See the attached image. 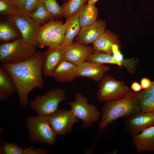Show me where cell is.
<instances>
[{
  "mask_svg": "<svg viewBox=\"0 0 154 154\" xmlns=\"http://www.w3.org/2000/svg\"><path fill=\"white\" fill-rule=\"evenodd\" d=\"M78 66L64 59L56 66L50 77L60 82H69L77 77Z\"/></svg>",
  "mask_w": 154,
  "mask_h": 154,
  "instance_id": "2e32d148",
  "label": "cell"
},
{
  "mask_svg": "<svg viewBox=\"0 0 154 154\" xmlns=\"http://www.w3.org/2000/svg\"><path fill=\"white\" fill-rule=\"evenodd\" d=\"M43 3L48 12L54 18H62L63 13L60 6L56 0H43Z\"/></svg>",
  "mask_w": 154,
  "mask_h": 154,
  "instance_id": "f1b7e54d",
  "label": "cell"
},
{
  "mask_svg": "<svg viewBox=\"0 0 154 154\" xmlns=\"http://www.w3.org/2000/svg\"><path fill=\"white\" fill-rule=\"evenodd\" d=\"M43 0H25L23 10L28 14L35 11L43 3Z\"/></svg>",
  "mask_w": 154,
  "mask_h": 154,
  "instance_id": "4dcf8cb0",
  "label": "cell"
},
{
  "mask_svg": "<svg viewBox=\"0 0 154 154\" xmlns=\"http://www.w3.org/2000/svg\"><path fill=\"white\" fill-rule=\"evenodd\" d=\"M109 69L108 66L103 64L85 61L78 66L77 76L88 77L98 82Z\"/></svg>",
  "mask_w": 154,
  "mask_h": 154,
  "instance_id": "5bb4252c",
  "label": "cell"
},
{
  "mask_svg": "<svg viewBox=\"0 0 154 154\" xmlns=\"http://www.w3.org/2000/svg\"><path fill=\"white\" fill-rule=\"evenodd\" d=\"M79 13L78 10L72 19L67 29L64 40L61 46L65 47L70 44L73 42L74 38L79 33L81 28L79 20Z\"/></svg>",
  "mask_w": 154,
  "mask_h": 154,
  "instance_id": "cb8c5ba5",
  "label": "cell"
},
{
  "mask_svg": "<svg viewBox=\"0 0 154 154\" xmlns=\"http://www.w3.org/2000/svg\"><path fill=\"white\" fill-rule=\"evenodd\" d=\"M8 0L11 2L13 3L18 6L17 2V0Z\"/></svg>",
  "mask_w": 154,
  "mask_h": 154,
  "instance_id": "8d00e7d4",
  "label": "cell"
},
{
  "mask_svg": "<svg viewBox=\"0 0 154 154\" xmlns=\"http://www.w3.org/2000/svg\"><path fill=\"white\" fill-rule=\"evenodd\" d=\"M152 82L149 79L146 78H143L141 80L140 85L142 89H145L150 86Z\"/></svg>",
  "mask_w": 154,
  "mask_h": 154,
  "instance_id": "d6a6232c",
  "label": "cell"
},
{
  "mask_svg": "<svg viewBox=\"0 0 154 154\" xmlns=\"http://www.w3.org/2000/svg\"><path fill=\"white\" fill-rule=\"evenodd\" d=\"M132 141L138 153L154 151V125L133 135Z\"/></svg>",
  "mask_w": 154,
  "mask_h": 154,
  "instance_id": "9a60e30c",
  "label": "cell"
},
{
  "mask_svg": "<svg viewBox=\"0 0 154 154\" xmlns=\"http://www.w3.org/2000/svg\"><path fill=\"white\" fill-rule=\"evenodd\" d=\"M124 130L131 135L138 134L154 125V112L138 113L125 117Z\"/></svg>",
  "mask_w": 154,
  "mask_h": 154,
  "instance_id": "30bf717a",
  "label": "cell"
},
{
  "mask_svg": "<svg viewBox=\"0 0 154 154\" xmlns=\"http://www.w3.org/2000/svg\"><path fill=\"white\" fill-rule=\"evenodd\" d=\"M0 148L1 154H46L47 149L36 148L33 146L27 147L23 149L14 142L8 143L2 141Z\"/></svg>",
  "mask_w": 154,
  "mask_h": 154,
  "instance_id": "ac0fdd59",
  "label": "cell"
},
{
  "mask_svg": "<svg viewBox=\"0 0 154 154\" xmlns=\"http://www.w3.org/2000/svg\"><path fill=\"white\" fill-rule=\"evenodd\" d=\"M130 89L123 81L117 80L110 75H105L100 81L97 99L105 102L119 99L125 97Z\"/></svg>",
  "mask_w": 154,
  "mask_h": 154,
  "instance_id": "52a82bcc",
  "label": "cell"
},
{
  "mask_svg": "<svg viewBox=\"0 0 154 154\" xmlns=\"http://www.w3.org/2000/svg\"><path fill=\"white\" fill-rule=\"evenodd\" d=\"M64 47L61 46L49 48L43 53L42 69L44 75L50 76L52 72L64 58Z\"/></svg>",
  "mask_w": 154,
  "mask_h": 154,
  "instance_id": "8fae6325",
  "label": "cell"
},
{
  "mask_svg": "<svg viewBox=\"0 0 154 154\" xmlns=\"http://www.w3.org/2000/svg\"><path fill=\"white\" fill-rule=\"evenodd\" d=\"M152 96H154V81L152 82L148 88L139 92V100L146 97Z\"/></svg>",
  "mask_w": 154,
  "mask_h": 154,
  "instance_id": "1f68e13d",
  "label": "cell"
},
{
  "mask_svg": "<svg viewBox=\"0 0 154 154\" xmlns=\"http://www.w3.org/2000/svg\"><path fill=\"white\" fill-rule=\"evenodd\" d=\"M36 47L26 42L22 38L0 45L1 64H11L32 58L36 52Z\"/></svg>",
  "mask_w": 154,
  "mask_h": 154,
  "instance_id": "277c9868",
  "label": "cell"
},
{
  "mask_svg": "<svg viewBox=\"0 0 154 154\" xmlns=\"http://www.w3.org/2000/svg\"><path fill=\"white\" fill-rule=\"evenodd\" d=\"M86 61L98 64H110L122 65L113 56L103 52L94 50L87 56Z\"/></svg>",
  "mask_w": 154,
  "mask_h": 154,
  "instance_id": "d4e9b609",
  "label": "cell"
},
{
  "mask_svg": "<svg viewBox=\"0 0 154 154\" xmlns=\"http://www.w3.org/2000/svg\"><path fill=\"white\" fill-rule=\"evenodd\" d=\"M106 22L99 19L90 25L81 28L74 40L86 45L93 43L101 35L106 31Z\"/></svg>",
  "mask_w": 154,
  "mask_h": 154,
  "instance_id": "4fadbf2b",
  "label": "cell"
},
{
  "mask_svg": "<svg viewBox=\"0 0 154 154\" xmlns=\"http://www.w3.org/2000/svg\"><path fill=\"white\" fill-rule=\"evenodd\" d=\"M28 14L32 19L39 25H43L52 18H54L48 12L44 3L34 12Z\"/></svg>",
  "mask_w": 154,
  "mask_h": 154,
  "instance_id": "4316f807",
  "label": "cell"
},
{
  "mask_svg": "<svg viewBox=\"0 0 154 154\" xmlns=\"http://www.w3.org/2000/svg\"><path fill=\"white\" fill-rule=\"evenodd\" d=\"M139 95V92H135L131 89L124 97L105 102L101 109V117L98 124L100 134L115 120L140 112Z\"/></svg>",
  "mask_w": 154,
  "mask_h": 154,
  "instance_id": "7a4b0ae2",
  "label": "cell"
},
{
  "mask_svg": "<svg viewBox=\"0 0 154 154\" xmlns=\"http://www.w3.org/2000/svg\"><path fill=\"white\" fill-rule=\"evenodd\" d=\"M22 38L15 24L9 19L0 24V40L1 44L11 42Z\"/></svg>",
  "mask_w": 154,
  "mask_h": 154,
  "instance_id": "7402d4cb",
  "label": "cell"
},
{
  "mask_svg": "<svg viewBox=\"0 0 154 154\" xmlns=\"http://www.w3.org/2000/svg\"><path fill=\"white\" fill-rule=\"evenodd\" d=\"M25 1V0H17L18 5L20 9L23 10Z\"/></svg>",
  "mask_w": 154,
  "mask_h": 154,
  "instance_id": "e575fe53",
  "label": "cell"
},
{
  "mask_svg": "<svg viewBox=\"0 0 154 154\" xmlns=\"http://www.w3.org/2000/svg\"><path fill=\"white\" fill-rule=\"evenodd\" d=\"M17 91L15 84L9 74L0 66V100H7Z\"/></svg>",
  "mask_w": 154,
  "mask_h": 154,
  "instance_id": "ffe728a7",
  "label": "cell"
},
{
  "mask_svg": "<svg viewBox=\"0 0 154 154\" xmlns=\"http://www.w3.org/2000/svg\"><path fill=\"white\" fill-rule=\"evenodd\" d=\"M99 0H89L88 2L95 4V3Z\"/></svg>",
  "mask_w": 154,
  "mask_h": 154,
  "instance_id": "d590c367",
  "label": "cell"
},
{
  "mask_svg": "<svg viewBox=\"0 0 154 154\" xmlns=\"http://www.w3.org/2000/svg\"><path fill=\"white\" fill-rule=\"evenodd\" d=\"M130 88L135 92H138L142 89L140 84L135 82H133L131 84Z\"/></svg>",
  "mask_w": 154,
  "mask_h": 154,
  "instance_id": "836d02e7",
  "label": "cell"
},
{
  "mask_svg": "<svg viewBox=\"0 0 154 154\" xmlns=\"http://www.w3.org/2000/svg\"><path fill=\"white\" fill-rule=\"evenodd\" d=\"M74 101L68 103L75 115L83 123L80 127L84 129L91 127L99 120L101 113L93 104H89L87 98L81 93L77 92Z\"/></svg>",
  "mask_w": 154,
  "mask_h": 154,
  "instance_id": "8992f818",
  "label": "cell"
},
{
  "mask_svg": "<svg viewBox=\"0 0 154 154\" xmlns=\"http://www.w3.org/2000/svg\"><path fill=\"white\" fill-rule=\"evenodd\" d=\"M74 15L66 19L64 23L56 29L45 46L52 48L61 45L64 40L67 29Z\"/></svg>",
  "mask_w": 154,
  "mask_h": 154,
  "instance_id": "603a6c76",
  "label": "cell"
},
{
  "mask_svg": "<svg viewBox=\"0 0 154 154\" xmlns=\"http://www.w3.org/2000/svg\"><path fill=\"white\" fill-rule=\"evenodd\" d=\"M64 59L78 66L86 61L88 55L94 50L93 46L75 42L64 47Z\"/></svg>",
  "mask_w": 154,
  "mask_h": 154,
  "instance_id": "7c38bea8",
  "label": "cell"
},
{
  "mask_svg": "<svg viewBox=\"0 0 154 154\" xmlns=\"http://www.w3.org/2000/svg\"><path fill=\"white\" fill-rule=\"evenodd\" d=\"M94 50L113 54L112 47L116 44L120 46L118 36L116 34L107 30L101 35L93 43Z\"/></svg>",
  "mask_w": 154,
  "mask_h": 154,
  "instance_id": "e0dca14e",
  "label": "cell"
},
{
  "mask_svg": "<svg viewBox=\"0 0 154 154\" xmlns=\"http://www.w3.org/2000/svg\"><path fill=\"white\" fill-rule=\"evenodd\" d=\"M52 18L41 26L38 35L37 46L42 48L48 42L55 30L63 23L59 20Z\"/></svg>",
  "mask_w": 154,
  "mask_h": 154,
  "instance_id": "44dd1931",
  "label": "cell"
},
{
  "mask_svg": "<svg viewBox=\"0 0 154 154\" xmlns=\"http://www.w3.org/2000/svg\"><path fill=\"white\" fill-rule=\"evenodd\" d=\"M89 0H68L61 6L63 16L66 19L76 14Z\"/></svg>",
  "mask_w": 154,
  "mask_h": 154,
  "instance_id": "484cf974",
  "label": "cell"
},
{
  "mask_svg": "<svg viewBox=\"0 0 154 154\" xmlns=\"http://www.w3.org/2000/svg\"><path fill=\"white\" fill-rule=\"evenodd\" d=\"M64 1L66 2L68 0H63Z\"/></svg>",
  "mask_w": 154,
  "mask_h": 154,
  "instance_id": "74e56055",
  "label": "cell"
},
{
  "mask_svg": "<svg viewBox=\"0 0 154 154\" xmlns=\"http://www.w3.org/2000/svg\"><path fill=\"white\" fill-rule=\"evenodd\" d=\"M139 105L141 112H154V96H148L139 100Z\"/></svg>",
  "mask_w": 154,
  "mask_h": 154,
  "instance_id": "f546056e",
  "label": "cell"
},
{
  "mask_svg": "<svg viewBox=\"0 0 154 154\" xmlns=\"http://www.w3.org/2000/svg\"><path fill=\"white\" fill-rule=\"evenodd\" d=\"M43 54L41 52L36 51L30 59L14 63L1 64L13 80L19 102L23 106L28 105V96L32 90L44 86L42 74Z\"/></svg>",
  "mask_w": 154,
  "mask_h": 154,
  "instance_id": "6da1fadb",
  "label": "cell"
},
{
  "mask_svg": "<svg viewBox=\"0 0 154 154\" xmlns=\"http://www.w3.org/2000/svg\"><path fill=\"white\" fill-rule=\"evenodd\" d=\"M73 111L64 109H58L49 116L50 124L57 135L70 133L74 124L80 121Z\"/></svg>",
  "mask_w": 154,
  "mask_h": 154,
  "instance_id": "9c48e42d",
  "label": "cell"
},
{
  "mask_svg": "<svg viewBox=\"0 0 154 154\" xmlns=\"http://www.w3.org/2000/svg\"><path fill=\"white\" fill-rule=\"evenodd\" d=\"M26 121L28 137L32 142L52 146L55 145L57 134L50 124L49 116L38 115L29 117Z\"/></svg>",
  "mask_w": 154,
  "mask_h": 154,
  "instance_id": "3957f363",
  "label": "cell"
},
{
  "mask_svg": "<svg viewBox=\"0 0 154 154\" xmlns=\"http://www.w3.org/2000/svg\"><path fill=\"white\" fill-rule=\"evenodd\" d=\"M66 99L65 90L60 88H56L44 95L37 96L30 103V108L38 115L49 116L58 109L59 103Z\"/></svg>",
  "mask_w": 154,
  "mask_h": 154,
  "instance_id": "5b68a950",
  "label": "cell"
},
{
  "mask_svg": "<svg viewBox=\"0 0 154 154\" xmlns=\"http://www.w3.org/2000/svg\"><path fill=\"white\" fill-rule=\"evenodd\" d=\"M79 10V20L81 28L88 26L96 21L98 10L95 4L87 2L83 5Z\"/></svg>",
  "mask_w": 154,
  "mask_h": 154,
  "instance_id": "d6986e66",
  "label": "cell"
},
{
  "mask_svg": "<svg viewBox=\"0 0 154 154\" xmlns=\"http://www.w3.org/2000/svg\"><path fill=\"white\" fill-rule=\"evenodd\" d=\"M20 9L18 6L8 0H0V14L10 16L15 15Z\"/></svg>",
  "mask_w": 154,
  "mask_h": 154,
  "instance_id": "83f0119b",
  "label": "cell"
},
{
  "mask_svg": "<svg viewBox=\"0 0 154 154\" xmlns=\"http://www.w3.org/2000/svg\"><path fill=\"white\" fill-rule=\"evenodd\" d=\"M9 19L13 22L19 31L22 38L27 42L36 47L41 27L37 24L24 10L19 9Z\"/></svg>",
  "mask_w": 154,
  "mask_h": 154,
  "instance_id": "ba28073f",
  "label": "cell"
}]
</instances>
